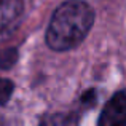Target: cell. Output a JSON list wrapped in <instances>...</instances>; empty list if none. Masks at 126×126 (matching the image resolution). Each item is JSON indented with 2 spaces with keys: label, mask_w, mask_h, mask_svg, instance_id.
<instances>
[{
  "label": "cell",
  "mask_w": 126,
  "mask_h": 126,
  "mask_svg": "<svg viewBox=\"0 0 126 126\" xmlns=\"http://www.w3.org/2000/svg\"><path fill=\"white\" fill-rule=\"evenodd\" d=\"M94 22L93 8L81 0H69L56 8L46 29V43L54 51L78 46Z\"/></svg>",
  "instance_id": "6da1fadb"
},
{
  "label": "cell",
  "mask_w": 126,
  "mask_h": 126,
  "mask_svg": "<svg viewBox=\"0 0 126 126\" xmlns=\"http://www.w3.org/2000/svg\"><path fill=\"white\" fill-rule=\"evenodd\" d=\"M24 0H0V42L8 40L22 19Z\"/></svg>",
  "instance_id": "7a4b0ae2"
},
{
  "label": "cell",
  "mask_w": 126,
  "mask_h": 126,
  "mask_svg": "<svg viewBox=\"0 0 126 126\" xmlns=\"http://www.w3.org/2000/svg\"><path fill=\"white\" fill-rule=\"evenodd\" d=\"M40 126H78L77 120L70 115L64 113H56V115H48L42 120Z\"/></svg>",
  "instance_id": "277c9868"
},
{
  "label": "cell",
  "mask_w": 126,
  "mask_h": 126,
  "mask_svg": "<svg viewBox=\"0 0 126 126\" xmlns=\"http://www.w3.org/2000/svg\"><path fill=\"white\" fill-rule=\"evenodd\" d=\"M97 126H126V89L110 97L101 112Z\"/></svg>",
  "instance_id": "3957f363"
},
{
  "label": "cell",
  "mask_w": 126,
  "mask_h": 126,
  "mask_svg": "<svg viewBox=\"0 0 126 126\" xmlns=\"http://www.w3.org/2000/svg\"><path fill=\"white\" fill-rule=\"evenodd\" d=\"M13 89H15V85L11 81L0 77V105H5L10 101V97L13 94Z\"/></svg>",
  "instance_id": "5b68a950"
}]
</instances>
